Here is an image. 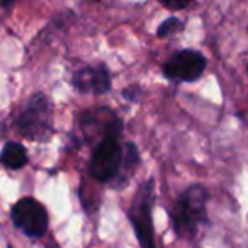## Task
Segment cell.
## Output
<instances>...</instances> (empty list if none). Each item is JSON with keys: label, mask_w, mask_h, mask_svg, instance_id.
<instances>
[{"label": "cell", "mask_w": 248, "mask_h": 248, "mask_svg": "<svg viewBox=\"0 0 248 248\" xmlns=\"http://www.w3.org/2000/svg\"><path fill=\"white\" fill-rule=\"evenodd\" d=\"M17 128L22 136L32 141H48L53 136V106L45 93H34L17 119Z\"/></svg>", "instance_id": "obj_3"}, {"label": "cell", "mask_w": 248, "mask_h": 248, "mask_svg": "<svg viewBox=\"0 0 248 248\" xmlns=\"http://www.w3.org/2000/svg\"><path fill=\"white\" fill-rule=\"evenodd\" d=\"M207 60L196 49H180L173 53L163 65L165 78L173 82H196L206 72Z\"/></svg>", "instance_id": "obj_6"}, {"label": "cell", "mask_w": 248, "mask_h": 248, "mask_svg": "<svg viewBox=\"0 0 248 248\" xmlns=\"http://www.w3.org/2000/svg\"><path fill=\"white\" fill-rule=\"evenodd\" d=\"M121 135H123V121L112 114L90 158V173L99 182H110L119 175L124 155V148L119 145Z\"/></svg>", "instance_id": "obj_1"}, {"label": "cell", "mask_w": 248, "mask_h": 248, "mask_svg": "<svg viewBox=\"0 0 248 248\" xmlns=\"http://www.w3.org/2000/svg\"><path fill=\"white\" fill-rule=\"evenodd\" d=\"M0 163L5 169L19 170L28 163V152L21 143H7L0 153Z\"/></svg>", "instance_id": "obj_8"}, {"label": "cell", "mask_w": 248, "mask_h": 248, "mask_svg": "<svg viewBox=\"0 0 248 248\" xmlns=\"http://www.w3.org/2000/svg\"><path fill=\"white\" fill-rule=\"evenodd\" d=\"M153 201H155V184L150 179L138 187V192H136L131 209H129V219H131L133 230H135L141 248H156L152 219Z\"/></svg>", "instance_id": "obj_4"}, {"label": "cell", "mask_w": 248, "mask_h": 248, "mask_svg": "<svg viewBox=\"0 0 248 248\" xmlns=\"http://www.w3.org/2000/svg\"><path fill=\"white\" fill-rule=\"evenodd\" d=\"M207 190L201 184H192L182 192L172 209V224L180 238H194L207 217Z\"/></svg>", "instance_id": "obj_2"}, {"label": "cell", "mask_w": 248, "mask_h": 248, "mask_svg": "<svg viewBox=\"0 0 248 248\" xmlns=\"http://www.w3.org/2000/svg\"><path fill=\"white\" fill-rule=\"evenodd\" d=\"M16 4H17V0H0V7L5 9V11H9V9H12Z\"/></svg>", "instance_id": "obj_12"}, {"label": "cell", "mask_w": 248, "mask_h": 248, "mask_svg": "<svg viewBox=\"0 0 248 248\" xmlns=\"http://www.w3.org/2000/svg\"><path fill=\"white\" fill-rule=\"evenodd\" d=\"M73 87L82 93H93L102 95L110 89V73L109 68L102 63L99 65H87L77 70L73 75Z\"/></svg>", "instance_id": "obj_7"}, {"label": "cell", "mask_w": 248, "mask_h": 248, "mask_svg": "<svg viewBox=\"0 0 248 248\" xmlns=\"http://www.w3.org/2000/svg\"><path fill=\"white\" fill-rule=\"evenodd\" d=\"M123 93H124V97H128L129 100H133V102H135V100L138 99V95H136V93H141V90H140V87L131 85V87H129V89L124 90Z\"/></svg>", "instance_id": "obj_11"}, {"label": "cell", "mask_w": 248, "mask_h": 248, "mask_svg": "<svg viewBox=\"0 0 248 248\" xmlns=\"http://www.w3.org/2000/svg\"><path fill=\"white\" fill-rule=\"evenodd\" d=\"M163 7L170 9V11H182L187 5L192 2V0H158Z\"/></svg>", "instance_id": "obj_10"}, {"label": "cell", "mask_w": 248, "mask_h": 248, "mask_svg": "<svg viewBox=\"0 0 248 248\" xmlns=\"http://www.w3.org/2000/svg\"><path fill=\"white\" fill-rule=\"evenodd\" d=\"M184 29V22L177 17H169L158 26L156 29V36L158 38H169V36L175 34V32H180Z\"/></svg>", "instance_id": "obj_9"}, {"label": "cell", "mask_w": 248, "mask_h": 248, "mask_svg": "<svg viewBox=\"0 0 248 248\" xmlns=\"http://www.w3.org/2000/svg\"><path fill=\"white\" fill-rule=\"evenodd\" d=\"M11 217L14 226L29 238H41L48 230V213L32 197L17 201L11 209Z\"/></svg>", "instance_id": "obj_5"}, {"label": "cell", "mask_w": 248, "mask_h": 248, "mask_svg": "<svg viewBox=\"0 0 248 248\" xmlns=\"http://www.w3.org/2000/svg\"><path fill=\"white\" fill-rule=\"evenodd\" d=\"M247 72H248V66H247Z\"/></svg>", "instance_id": "obj_13"}]
</instances>
